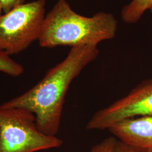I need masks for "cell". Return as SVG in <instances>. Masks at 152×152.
<instances>
[{
	"instance_id": "cell-10",
	"label": "cell",
	"mask_w": 152,
	"mask_h": 152,
	"mask_svg": "<svg viewBox=\"0 0 152 152\" xmlns=\"http://www.w3.org/2000/svg\"><path fill=\"white\" fill-rule=\"evenodd\" d=\"M26 0H0L2 11L6 13L19 6L26 4Z\"/></svg>"
},
{
	"instance_id": "cell-11",
	"label": "cell",
	"mask_w": 152,
	"mask_h": 152,
	"mask_svg": "<svg viewBox=\"0 0 152 152\" xmlns=\"http://www.w3.org/2000/svg\"><path fill=\"white\" fill-rule=\"evenodd\" d=\"M112 152H145L117 140Z\"/></svg>"
},
{
	"instance_id": "cell-14",
	"label": "cell",
	"mask_w": 152,
	"mask_h": 152,
	"mask_svg": "<svg viewBox=\"0 0 152 152\" xmlns=\"http://www.w3.org/2000/svg\"><path fill=\"white\" fill-rule=\"evenodd\" d=\"M150 10L151 12V13L152 14V7L151 8V9H150V10Z\"/></svg>"
},
{
	"instance_id": "cell-5",
	"label": "cell",
	"mask_w": 152,
	"mask_h": 152,
	"mask_svg": "<svg viewBox=\"0 0 152 152\" xmlns=\"http://www.w3.org/2000/svg\"><path fill=\"white\" fill-rule=\"evenodd\" d=\"M152 115V80L142 82L127 95L99 110L88 121V130H108L124 120Z\"/></svg>"
},
{
	"instance_id": "cell-6",
	"label": "cell",
	"mask_w": 152,
	"mask_h": 152,
	"mask_svg": "<svg viewBox=\"0 0 152 152\" xmlns=\"http://www.w3.org/2000/svg\"><path fill=\"white\" fill-rule=\"evenodd\" d=\"M108 130L125 144L142 151L152 150V115L120 121Z\"/></svg>"
},
{
	"instance_id": "cell-12",
	"label": "cell",
	"mask_w": 152,
	"mask_h": 152,
	"mask_svg": "<svg viewBox=\"0 0 152 152\" xmlns=\"http://www.w3.org/2000/svg\"><path fill=\"white\" fill-rule=\"evenodd\" d=\"M2 12H3L2 11V6H1V4H0V16L2 15Z\"/></svg>"
},
{
	"instance_id": "cell-15",
	"label": "cell",
	"mask_w": 152,
	"mask_h": 152,
	"mask_svg": "<svg viewBox=\"0 0 152 152\" xmlns=\"http://www.w3.org/2000/svg\"></svg>"
},
{
	"instance_id": "cell-13",
	"label": "cell",
	"mask_w": 152,
	"mask_h": 152,
	"mask_svg": "<svg viewBox=\"0 0 152 152\" xmlns=\"http://www.w3.org/2000/svg\"><path fill=\"white\" fill-rule=\"evenodd\" d=\"M145 152H152V150H149V151H144Z\"/></svg>"
},
{
	"instance_id": "cell-7",
	"label": "cell",
	"mask_w": 152,
	"mask_h": 152,
	"mask_svg": "<svg viewBox=\"0 0 152 152\" xmlns=\"http://www.w3.org/2000/svg\"><path fill=\"white\" fill-rule=\"evenodd\" d=\"M152 7V0H132L122 9L121 19L127 24L135 23Z\"/></svg>"
},
{
	"instance_id": "cell-3",
	"label": "cell",
	"mask_w": 152,
	"mask_h": 152,
	"mask_svg": "<svg viewBox=\"0 0 152 152\" xmlns=\"http://www.w3.org/2000/svg\"><path fill=\"white\" fill-rule=\"evenodd\" d=\"M63 141L39 130L27 109L0 107V152H38L58 148Z\"/></svg>"
},
{
	"instance_id": "cell-1",
	"label": "cell",
	"mask_w": 152,
	"mask_h": 152,
	"mask_svg": "<svg viewBox=\"0 0 152 152\" xmlns=\"http://www.w3.org/2000/svg\"><path fill=\"white\" fill-rule=\"evenodd\" d=\"M99 54L96 45L71 48L65 59L49 69L36 85L1 104L0 107L27 109L34 114L39 130L49 136H56L69 87L82 71L97 58Z\"/></svg>"
},
{
	"instance_id": "cell-8",
	"label": "cell",
	"mask_w": 152,
	"mask_h": 152,
	"mask_svg": "<svg viewBox=\"0 0 152 152\" xmlns=\"http://www.w3.org/2000/svg\"><path fill=\"white\" fill-rule=\"evenodd\" d=\"M0 72L13 77H18L23 74V65L12 59L10 55L0 51Z\"/></svg>"
},
{
	"instance_id": "cell-2",
	"label": "cell",
	"mask_w": 152,
	"mask_h": 152,
	"mask_svg": "<svg viewBox=\"0 0 152 152\" xmlns=\"http://www.w3.org/2000/svg\"><path fill=\"white\" fill-rule=\"evenodd\" d=\"M118 22L111 13L99 12L91 17L80 15L66 0H58L45 16L39 33L41 47L96 45L114 38Z\"/></svg>"
},
{
	"instance_id": "cell-9",
	"label": "cell",
	"mask_w": 152,
	"mask_h": 152,
	"mask_svg": "<svg viewBox=\"0 0 152 152\" xmlns=\"http://www.w3.org/2000/svg\"><path fill=\"white\" fill-rule=\"evenodd\" d=\"M117 140L114 136H109L92 146L87 152H112Z\"/></svg>"
},
{
	"instance_id": "cell-4",
	"label": "cell",
	"mask_w": 152,
	"mask_h": 152,
	"mask_svg": "<svg viewBox=\"0 0 152 152\" xmlns=\"http://www.w3.org/2000/svg\"><path fill=\"white\" fill-rule=\"evenodd\" d=\"M45 0L26 3L0 16V51L18 54L38 40L45 17Z\"/></svg>"
}]
</instances>
